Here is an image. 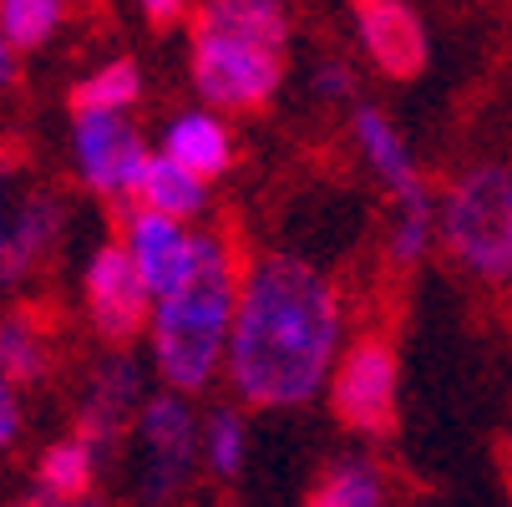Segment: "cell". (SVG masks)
I'll list each match as a JSON object with an SVG mask.
<instances>
[{
    "label": "cell",
    "instance_id": "cell-20",
    "mask_svg": "<svg viewBox=\"0 0 512 507\" xmlns=\"http://www.w3.org/2000/svg\"><path fill=\"white\" fill-rule=\"evenodd\" d=\"M244 457H249V421L239 406H213L203 416V467L213 477L234 482L244 472Z\"/></svg>",
    "mask_w": 512,
    "mask_h": 507
},
{
    "label": "cell",
    "instance_id": "cell-14",
    "mask_svg": "<svg viewBox=\"0 0 512 507\" xmlns=\"http://www.w3.org/2000/svg\"><path fill=\"white\" fill-rule=\"evenodd\" d=\"M163 153L213 183V178H224V173L234 168V132H229L224 112L203 102V107H193V112H178V117L163 127Z\"/></svg>",
    "mask_w": 512,
    "mask_h": 507
},
{
    "label": "cell",
    "instance_id": "cell-2",
    "mask_svg": "<svg viewBox=\"0 0 512 507\" xmlns=\"http://www.w3.org/2000/svg\"><path fill=\"white\" fill-rule=\"evenodd\" d=\"M239 284H244V259L234 239L218 229H198L188 274L153 300L148 350L163 386L198 396L224 376V355L239 315Z\"/></svg>",
    "mask_w": 512,
    "mask_h": 507
},
{
    "label": "cell",
    "instance_id": "cell-4",
    "mask_svg": "<svg viewBox=\"0 0 512 507\" xmlns=\"http://www.w3.org/2000/svg\"><path fill=\"white\" fill-rule=\"evenodd\" d=\"M350 137L360 148V163L376 173V183L391 198V234H386V259L396 269H416L431 244L442 239V203L431 198L426 173L416 168L406 137L396 132V122L371 107V102H355L350 107Z\"/></svg>",
    "mask_w": 512,
    "mask_h": 507
},
{
    "label": "cell",
    "instance_id": "cell-8",
    "mask_svg": "<svg viewBox=\"0 0 512 507\" xmlns=\"http://www.w3.org/2000/svg\"><path fill=\"white\" fill-rule=\"evenodd\" d=\"M330 411L355 437H391L396 431V401H401V366L396 350L381 335H360L340 350L330 376Z\"/></svg>",
    "mask_w": 512,
    "mask_h": 507
},
{
    "label": "cell",
    "instance_id": "cell-12",
    "mask_svg": "<svg viewBox=\"0 0 512 507\" xmlns=\"http://www.w3.org/2000/svg\"><path fill=\"white\" fill-rule=\"evenodd\" d=\"M355 41L391 82H411L426 66V26L406 0H355Z\"/></svg>",
    "mask_w": 512,
    "mask_h": 507
},
{
    "label": "cell",
    "instance_id": "cell-21",
    "mask_svg": "<svg viewBox=\"0 0 512 507\" xmlns=\"http://www.w3.org/2000/svg\"><path fill=\"white\" fill-rule=\"evenodd\" d=\"M66 21V0H0V36L16 51H41Z\"/></svg>",
    "mask_w": 512,
    "mask_h": 507
},
{
    "label": "cell",
    "instance_id": "cell-11",
    "mask_svg": "<svg viewBox=\"0 0 512 507\" xmlns=\"http://www.w3.org/2000/svg\"><path fill=\"white\" fill-rule=\"evenodd\" d=\"M142 401H148V371H142V360L132 355V345H107V355L97 360V371L87 381L82 411H77V437L97 452L102 467L117 457L127 431L137 426Z\"/></svg>",
    "mask_w": 512,
    "mask_h": 507
},
{
    "label": "cell",
    "instance_id": "cell-5",
    "mask_svg": "<svg viewBox=\"0 0 512 507\" xmlns=\"http://www.w3.org/2000/svg\"><path fill=\"white\" fill-rule=\"evenodd\" d=\"M442 244L482 284L512 279V168L482 163L442 198Z\"/></svg>",
    "mask_w": 512,
    "mask_h": 507
},
{
    "label": "cell",
    "instance_id": "cell-19",
    "mask_svg": "<svg viewBox=\"0 0 512 507\" xmlns=\"http://www.w3.org/2000/svg\"><path fill=\"white\" fill-rule=\"evenodd\" d=\"M137 97H142V66L132 56H117L71 87V112H132Z\"/></svg>",
    "mask_w": 512,
    "mask_h": 507
},
{
    "label": "cell",
    "instance_id": "cell-18",
    "mask_svg": "<svg viewBox=\"0 0 512 507\" xmlns=\"http://www.w3.org/2000/svg\"><path fill=\"white\" fill-rule=\"evenodd\" d=\"M97 472H102L97 452L77 437V431H71V437H61V442H51L41 452L36 487H41V497H87L97 487Z\"/></svg>",
    "mask_w": 512,
    "mask_h": 507
},
{
    "label": "cell",
    "instance_id": "cell-24",
    "mask_svg": "<svg viewBox=\"0 0 512 507\" xmlns=\"http://www.w3.org/2000/svg\"><path fill=\"white\" fill-rule=\"evenodd\" d=\"M183 6H188V0H137V11L148 16L153 26H173V21H183Z\"/></svg>",
    "mask_w": 512,
    "mask_h": 507
},
{
    "label": "cell",
    "instance_id": "cell-7",
    "mask_svg": "<svg viewBox=\"0 0 512 507\" xmlns=\"http://www.w3.org/2000/svg\"><path fill=\"white\" fill-rule=\"evenodd\" d=\"M137 502L168 507L188 492L193 467L203 462V421L193 416L183 391H158L137 411Z\"/></svg>",
    "mask_w": 512,
    "mask_h": 507
},
{
    "label": "cell",
    "instance_id": "cell-6",
    "mask_svg": "<svg viewBox=\"0 0 512 507\" xmlns=\"http://www.w3.org/2000/svg\"><path fill=\"white\" fill-rule=\"evenodd\" d=\"M71 208L56 188L26 178L21 158L0 153V289H16L66 244Z\"/></svg>",
    "mask_w": 512,
    "mask_h": 507
},
{
    "label": "cell",
    "instance_id": "cell-10",
    "mask_svg": "<svg viewBox=\"0 0 512 507\" xmlns=\"http://www.w3.org/2000/svg\"><path fill=\"white\" fill-rule=\"evenodd\" d=\"M82 300H87V320L97 330L102 345H137L153 325V289L142 279V269L132 264L122 239H107L92 249L87 269H82Z\"/></svg>",
    "mask_w": 512,
    "mask_h": 507
},
{
    "label": "cell",
    "instance_id": "cell-23",
    "mask_svg": "<svg viewBox=\"0 0 512 507\" xmlns=\"http://www.w3.org/2000/svg\"><path fill=\"white\" fill-rule=\"evenodd\" d=\"M16 437H21V386L0 371V452L16 447Z\"/></svg>",
    "mask_w": 512,
    "mask_h": 507
},
{
    "label": "cell",
    "instance_id": "cell-16",
    "mask_svg": "<svg viewBox=\"0 0 512 507\" xmlns=\"http://www.w3.org/2000/svg\"><path fill=\"white\" fill-rule=\"evenodd\" d=\"M305 507H391V477L371 457H340L320 472Z\"/></svg>",
    "mask_w": 512,
    "mask_h": 507
},
{
    "label": "cell",
    "instance_id": "cell-15",
    "mask_svg": "<svg viewBox=\"0 0 512 507\" xmlns=\"http://www.w3.org/2000/svg\"><path fill=\"white\" fill-rule=\"evenodd\" d=\"M56 366V350H51V330L41 320V310H6L0 315V371H6L21 391L41 386Z\"/></svg>",
    "mask_w": 512,
    "mask_h": 507
},
{
    "label": "cell",
    "instance_id": "cell-25",
    "mask_svg": "<svg viewBox=\"0 0 512 507\" xmlns=\"http://www.w3.org/2000/svg\"><path fill=\"white\" fill-rule=\"evenodd\" d=\"M16 77V46L6 41V36H0V87H6Z\"/></svg>",
    "mask_w": 512,
    "mask_h": 507
},
{
    "label": "cell",
    "instance_id": "cell-26",
    "mask_svg": "<svg viewBox=\"0 0 512 507\" xmlns=\"http://www.w3.org/2000/svg\"><path fill=\"white\" fill-rule=\"evenodd\" d=\"M36 507H107V502H97V497L87 492V497H41Z\"/></svg>",
    "mask_w": 512,
    "mask_h": 507
},
{
    "label": "cell",
    "instance_id": "cell-9",
    "mask_svg": "<svg viewBox=\"0 0 512 507\" xmlns=\"http://www.w3.org/2000/svg\"><path fill=\"white\" fill-rule=\"evenodd\" d=\"M153 148L127 122V112H71V168L97 198H137Z\"/></svg>",
    "mask_w": 512,
    "mask_h": 507
},
{
    "label": "cell",
    "instance_id": "cell-3",
    "mask_svg": "<svg viewBox=\"0 0 512 507\" xmlns=\"http://www.w3.org/2000/svg\"><path fill=\"white\" fill-rule=\"evenodd\" d=\"M188 66L208 107H264L289 71V6L284 0H198L188 26Z\"/></svg>",
    "mask_w": 512,
    "mask_h": 507
},
{
    "label": "cell",
    "instance_id": "cell-17",
    "mask_svg": "<svg viewBox=\"0 0 512 507\" xmlns=\"http://www.w3.org/2000/svg\"><path fill=\"white\" fill-rule=\"evenodd\" d=\"M137 203L148 208H163L173 219H198L208 208V178H198L193 168H183L178 158H168L163 148L148 158V173H142V188H137Z\"/></svg>",
    "mask_w": 512,
    "mask_h": 507
},
{
    "label": "cell",
    "instance_id": "cell-22",
    "mask_svg": "<svg viewBox=\"0 0 512 507\" xmlns=\"http://www.w3.org/2000/svg\"><path fill=\"white\" fill-rule=\"evenodd\" d=\"M310 82H315V97H320V102H350V97H355V71H350L345 61H335V56L315 61Z\"/></svg>",
    "mask_w": 512,
    "mask_h": 507
},
{
    "label": "cell",
    "instance_id": "cell-1",
    "mask_svg": "<svg viewBox=\"0 0 512 507\" xmlns=\"http://www.w3.org/2000/svg\"><path fill=\"white\" fill-rule=\"evenodd\" d=\"M345 340V305L335 279L305 254L264 249L244 259L239 315L224 355V381L239 406L300 411L330 391Z\"/></svg>",
    "mask_w": 512,
    "mask_h": 507
},
{
    "label": "cell",
    "instance_id": "cell-13",
    "mask_svg": "<svg viewBox=\"0 0 512 507\" xmlns=\"http://www.w3.org/2000/svg\"><path fill=\"white\" fill-rule=\"evenodd\" d=\"M193 224L188 219H173V213L163 208H148L137 203L127 219H122V244L132 254V264L142 269V279H148L153 295H163V289H173L188 264H193Z\"/></svg>",
    "mask_w": 512,
    "mask_h": 507
}]
</instances>
